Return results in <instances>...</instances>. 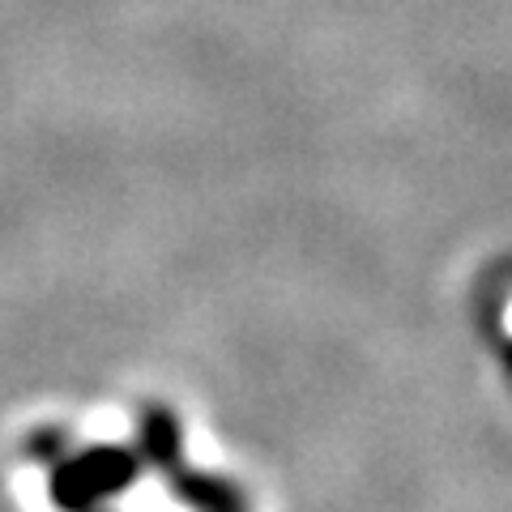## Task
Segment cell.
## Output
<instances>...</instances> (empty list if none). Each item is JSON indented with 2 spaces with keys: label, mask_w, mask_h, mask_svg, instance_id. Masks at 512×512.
<instances>
[{
  "label": "cell",
  "mask_w": 512,
  "mask_h": 512,
  "mask_svg": "<svg viewBox=\"0 0 512 512\" xmlns=\"http://www.w3.org/2000/svg\"><path fill=\"white\" fill-rule=\"evenodd\" d=\"M56 444H60V436L56 431H39V436H30V457H56Z\"/></svg>",
  "instance_id": "obj_4"
},
{
  "label": "cell",
  "mask_w": 512,
  "mask_h": 512,
  "mask_svg": "<svg viewBox=\"0 0 512 512\" xmlns=\"http://www.w3.org/2000/svg\"><path fill=\"white\" fill-rule=\"evenodd\" d=\"M141 457L150 461L158 474H171L175 466H184V448H180V423L163 406H150L141 414Z\"/></svg>",
  "instance_id": "obj_3"
},
{
  "label": "cell",
  "mask_w": 512,
  "mask_h": 512,
  "mask_svg": "<svg viewBox=\"0 0 512 512\" xmlns=\"http://www.w3.org/2000/svg\"><path fill=\"white\" fill-rule=\"evenodd\" d=\"M167 478V487L180 495L184 504H192L197 512H244V500L239 491L227 483V478H214V474H197L188 466H175Z\"/></svg>",
  "instance_id": "obj_2"
},
{
  "label": "cell",
  "mask_w": 512,
  "mask_h": 512,
  "mask_svg": "<svg viewBox=\"0 0 512 512\" xmlns=\"http://www.w3.org/2000/svg\"><path fill=\"white\" fill-rule=\"evenodd\" d=\"M141 461L133 448L120 444H94L82 453H69L52 466V504L60 512H94L137 483Z\"/></svg>",
  "instance_id": "obj_1"
}]
</instances>
